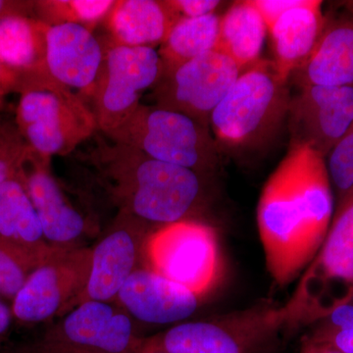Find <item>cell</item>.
<instances>
[{"label":"cell","mask_w":353,"mask_h":353,"mask_svg":"<svg viewBox=\"0 0 353 353\" xmlns=\"http://www.w3.org/2000/svg\"><path fill=\"white\" fill-rule=\"evenodd\" d=\"M92 270V248L55 250L34 268L11 301L14 322L30 326L75 308Z\"/></svg>","instance_id":"8fae6325"},{"label":"cell","mask_w":353,"mask_h":353,"mask_svg":"<svg viewBox=\"0 0 353 353\" xmlns=\"http://www.w3.org/2000/svg\"><path fill=\"white\" fill-rule=\"evenodd\" d=\"M79 154L118 212L153 229L196 219L208 197L206 176L148 157L97 131Z\"/></svg>","instance_id":"7a4b0ae2"},{"label":"cell","mask_w":353,"mask_h":353,"mask_svg":"<svg viewBox=\"0 0 353 353\" xmlns=\"http://www.w3.org/2000/svg\"><path fill=\"white\" fill-rule=\"evenodd\" d=\"M238 65L217 50L162 71L152 88L157 108L183 114L209 128L210 117L241 75Z\"/></svg>","instance_id":"7c38bea8"},{"label":"cell","mask_w":353,"mask_h":353,"mask_svg":"<svg viewBox=\"0 0 353 353\" xmlns=\"http://www.w3.org/2000/svg\"><path fill=\"white\" fill-rule=\"evenodd\" d=\"M180 19L170 0H117L104 23L112 43L157 50Z\"/></svg>","instance_id":"d6986e66"},{"label":"cell","mask_w":353,"mask_h":353,"mask_svg":"<svg viewBox=\"0 0 353 353\" xmlns=\"http://www.w3.org/2000/svg\"><path fill=\"white\" fill-rule=\"evenodd\" d=\"M141 353H167V352H160V350H141Z\"/></svg>","instance_id":"d590c367"},{"label":"cell","mask_w":353,"mask_h":353,"mask_svg":"<svg viewBox=\"0 0 353 353\" xmlns=\"http://www.w3.org/2000/svg\"><path fill=\"white\" fill-rule=\"evenodd\" d=\"M283 306L287 328L309 326L353 301V196L334 208L317 254Z\"/></svg>","instance_id":"5b68a950"},{"label":"cell","mask_w":353,"mask_h":353,"mask_svg":"<svg viewBox=\"0 0 353 353\" xmlns=\"http://www.w3.org/2000/svg\"><path fill=\"white\" fill-rule=\"evenodd\" d=\"M339 208L353 196V124L326 158Z\"/></svg>","instance_id":"484cf974"},{"label":"cell","mask_w":353,"mask_h":353,"mask_svg":"<svg viewBox=\"0 0 353 353\" xmlns=\"http://www.w3.org/2000/svg\"><path fill=\"white\" fill-rule=\"evenodd\" d=\"M221 15L181 18L159 46L162 71L175 68L194 58L216 50L219 38Z\"/></svg>","instance_id":"cb8c5ba5"},{"label":"cell","mask_w":353,"mask_h":353,"mask_svg":"<svg viewBox=\"0 0 353 353\" xmlns=\"http://www.w3.org/2000/svg\"><path fill=\"white\" fill-rule=\"evenodd\" d=\"M152 230L143 221L118 212L101 241L92 248L90 278L76 306L87 301H115L123 285L143 265V248Z\"/></svg>","instance_id":"5bb4252c"},{"label":"cell","mask_w":353,"mask_h":353,"mask_svg":"<svg viewBox=\"0 0 353 353\" xmlns=\"http://www.w3.org/2000/svg\"><path fill=\"white\" fill-rule=\"evenodd\" d=\"M18 87L21 97L16 126L37 154L67 157L99 131L87 102L48 71L21 73Z\"/></svg>","instance_id":"277c9868"},{"label":"cell","mask_w":353,"mask_h":353,"mask_svg":"<svg viewBox=\"0 0 353 353\" xmlns=\"http://www.w3.org/2000/svg\"><path fill=\"white\" fill-rule=\"evenodd\" d=\"M116 0H46L34 4L39 21L48 26L81 25L94 32Z\"/></svg>","instance_id":"d4e9b609"},{"label":"cell","mask_w":353,"mask_h":353,"mask_svg":"<svg viewBox=\"0 0 353 353\" xmlns=\"http://www.w3.org/2000/svg\"><path fill=\"white\" fill-rule=\"evenodd\" d=\"M141 266L204 297L224 269L217 231L199 219L155 228L146 238Z\"/></svg>","instance_id":"ba28073f"},{"label":"cell","mask_w":353,"mask_h":353,"mask_svg":"<svg viewBox=\"0 0 353 353\" xmlns=\"http://www.w3.org/2000/svg\"><path fill=\"white\" fill-rule=\"evenodd\" d=\"M19 78L20 73L0 63V88L7 90L9 88L15 87L19 83Z\"/></svg>","instance_id":"836d02e7"},{"label":"cell","mask_w":353,"mask_h":353,"mask_svg":"<svg viewBox=\"0 0 353 353\" xmlns=\"http://www.w3.org/2000/svg\"><path fill=\"white\" fill-rule=\"evenodd\" d=\"M48 27L23 15L0 18V63L20 74L46 71Z\"/></svg>","instance_id":"603a6c76"},{"label":"cell","mask_w":353,"mask_h":353,"mask_svg":"<svg viewBox=\"0 0 353 353\" xmlns=\"http://www.w3.org/2000/svg\"><path fill=\"white\" fill-rule=\"evenodd\" d=\"M15 353H141L143 336L115 303L79 304Z\"/></svg>","instance_id":"30bf717a"},{"label":"cell","mask_w":353,"mask_h":353,"mask_svg":"<svg viewBox=\"0 0 353 353\" xmlns=\"http://www.w3.org/2000/svg\"><path fill=\"white\" fill-rule=\"evenodd\" d=\"M0 241L38 266L57 250L44 236L22 173L0 187Z\"/></svg>","instance_id":"44dd1931"},{"label":"cell","mask_w":353,"mask_h":353,"mask_svg":"<svg viewBox=\"0 0 353 353\" xmlns=\"http://www.w3.org/2000/svg\"><path fill=\"white\" fill-rule=\"evenodd\" d=\"M10 4L8 2L0 1V18L6 17V16L14 15V14L8 12V7Z\"/></svg>","instance_id":"e575fe53"},{"label":"cell","mask_w":353,"mask_h":353,"mask_svg":"<svg viewBox=\"0 0 353 353\" xmlns=\"http://www.w3.org/2000/svg\"><path fill=\"white\" fill-rule=\"evenodd\" d=\"M181 18H199L217 14L225 2L218 0H170Z\"/></svg>","instance_id":"f1b7e54d"},{"label":"cell","mask_w":353,"mask_h":353,"mask_svg":"<svg viewBox=\"0 0 353 353\" xmlns=\"http://www.w3.org/2000/svg\"><path fill=\"white\" fill-rule=\"evenodd\" d=\"M105 134L148 157L210 176L219 165L220 150L210 129L183 115L141 103L119 127Z\"/></svg>","instance_id":"8992f818"},{"label":"cell","mask_w":353,"mask_h":353,"mask_svg":"<svg viewBox=\"0 0 353 353\" xmlns=\"http://www.w3.org/2000/svg\"><path fill=\"white\" fill-rule=\"evenodd\" d=\"M285 328L287 318L283 306L259 303L213 319L180 323L154 336H143L141 350L167 353H255Z\"/></svg>","instance_id":"52a82bcc"},{"label":"cell","mask_w":353,"mask_h":353,"mask_svg":"<svg viewBox=\"0 0 353 353\" xmlns=\"http://www.w3.org/2000/svg\"><path fill=\"white\" fill-rule=\"evenodd\" d=\"M253 6L261 14L267 28L271 27L279 17L290 10L301 6L304 0H252Z\"/></svg>","instance_id":"f546056e"},{"label":"cell","mask_w":353,"mask_h":353,"mask_svg":"<svg viewBox=\"0 0 353 353\" xmlns=\"http://www.w3.org/2000/svg\"><path fill=\"white\" fill-rule=\"evenodd\" d=\"M334 213L326 158L290 146L265 183L257 227L266 266L278 287L294 283L321 248Z\"/></svg>","instance_id":"6da1fadb"},{"label":"cell","mask_w":353,"mask_h":353,"mask_svg":"<svg viewBox=\"0 0 353 353\" xmlns=\"http://www.w3.org/2000/svg\"><path fill=\"white\" fill-rule=\"evenodd\" d=\"M315 324L328 328L353 329V301L334 309L329 315L322 318Z\"/></svg>","instance_id":"4dcf8cb0"},{"label":"cell","mask_w":353,"mask_h":353,"mask_svg":"<svg viewBox=\"0 0 353 353\" xmlns=\"http://www.w3.org/2000/svg\"><path fill=\"white\" fill-rule=\"evenodd\" d=\"M292 95L290 146H307L327 158L353 124V88L311 85Z\"/></svg>","instance_id":"4fadbf2b"},{"label":"cell","mask_w":353,"mask_h":353,"mask_svg":"<svg viewBox=\"0 0 353 353\" xmlns=\"http://www.w3.org/2000/svg\"><path fill=\"white\" fill-rule=\"evenodd\" d=\"M322 7L319 0H304L268 28L273 46L272 60L285 79L290 80L292 73L307 61L319 43L326 24Z\"/></svg>","instance_id":"ffe728a7"},{"label":"cell","mask_w":353,"mask_h":353,"mask_svg":"<svg viewBox=\"0 0 353 353\" xmlns=\"http://www.w3.org/2000/svg\"><path fill=\"white\" fill-rule=\"evenodd\" d=\"M6 90L3 88H0V106L2 104V99H3V94H6Z\"/></svg>","instance_id":"8d00e7d4"},{"label":"cell","mask_w":353,"mask_h":353,"mask_svg":"<svg viewBox=\"0 0 353 353\" xmlns=\"http://www.w3.org/2000/svg\"><path fill=\"white\" fill-rule=\"evenodd\" d=\"M202 299L188 288L141 266L121 288L114 303L139 322L176 325L194 315Z\"/></svg>","instance_id":"2e32d148"},{"label":"cell","mask_w":353,"mask_h":353,"mask_svg":"<svg viewBox=\"0 0 353 353\" xmlns=\"http://www.w3.org/2000/svg\"><path fill=\"white\" fill-rule=\"evenodd\" d=\"M290 82L273 60L243 70L210 117L211 134L220 150H254L267 145L287 124Z\"/></svg>","instance_id":"3957f363"},{"label":"cell","mask_w":353,"mask_h":353,"mask_svg":"<svg viewBox=\"0 0 353 353\" xmlns=\"http://www.w3.org/2000/svg\"><path fill=\"white\" fill-rule=\"evenodd\" d=\"M103 48L94 32L81 25L50 26L46 34V71L87 102L101 69Z\"/></svg>","instance_id":"e0dca14e"},{"label":"cell","mask_w":353,"mask_h":353,"mask_svg":"<svg viewBox=\"0 0 353 353\" xmlns=\"http://www.w3.org/2000/svg\"><path fill=\"white\" fill-rule=\"evenodd\" d=\"M101 41L103 58L88 105L99 132L108 134L134 113L141 94L159 80L162 61L154 48L118 46L106 36Z\"/></svg>","instance_id":"9c48e42d"},{"label":"cell","mask_w":353,"mask_h":353,"mask_svg":"<svg viewBox=\"0 0 353 353\" xmlns=\"http://www.w3.org/2000/svg\"><path fill=\"white\" fill-rule=\"evenodd\" d=\"M267 32L266 23L252 0L234 2L221 15L216 50L231 58L243 72L261 59Z\"/></svg>","instance_id":"7402d4cb"},{"label":"cell","mask_w":353,"mask_h":353,"mask_svg":"<svg viewBox=\"0 0 353 353\" xmlns=\"http://www.w3.org/2000/svg\"><path fill=\"white\" fill-rule=\"evenodd\" d=\"M38 265L0 241V297L12 301Z\"/></svg>","instance_id":"83f0119b"},{"label":"cell","mask_w":353,"mask_h":353,"mask_svg":"<svg viewBox=\"0 0 353 353\" xmlns=\"http://www.w3.org/2000/svg\"><path fill=\"white\" fill-rule=\"evenodd\" d=\"M14 323L11 306L7 305L0 297V348L6 343Z\"/></svg>","instance_id":"1f68e13d"},{"label":"cell","mask_w":353,"mask_h":353,"mask_svg":"<svg viewBox=\"0 0 353 353\" xmlns=\"http://www.w3.org/2000/svg\"><path fill=\"white\" fill-rule=\"evenodd\" d=\"M31 152L16 125L0 123V187L22 173Z\"/></svg>","instance_id":"4316f807"},{"label":"cell","mask_w":353,"mask_h":353,"mask_svg":"<svg viewBox=\"0 0 353 353\" xmlns=\"http://www.w3.org/2000/svg\"><path fill=\"white\" fill-rule=\"evenodd\" d=\"M290 82L297 88H353V3L326 13L319 43L307 61L292 73Z\"/></svg>","instance_id":"ac0fdd59"},{"label":"cell","mask_w":353,"mask_h":353,"mask_svg":"<svg viewBox=\"0 0 353 353\" xmlns=\"http://www.w3.org/2000/svg\"><path fill=\"white\" fill-rule=\"evenodd\" d=\"M299 353H340L329 347L326 343L313 340L312 338L305 334L301 340V348Z\"/></svg>","instance_id":"d6a6232c"},{"label":"cell","mask_w":353,"mask_h":353,"mask_svg":"<svg viewBox=\"0 0 353 353\" xmlns=\"http://www.w3.org/2000/svg\"><path fill=\"white\" fill-rule=\"evenodd\" d=\"M50 159L32 150L22 172L26 189L51 248H80L90 226L51 174Z\"/></svg>","instance_id":"9a60e30c"}]
</instances>
